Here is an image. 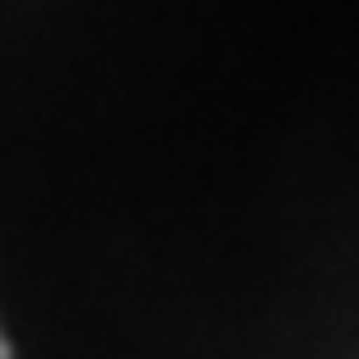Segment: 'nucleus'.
Instances as JSON below:
<instances>
[{
    "label": "nucleus",
    "mask_w": 359,
    "mask_h": 359,
    "mask_svg": "<svg viewBox=\"0 0 359 359\" xmlns=\"http://www.w3.org/2000/svg\"><path fill=\"white\" fill-rule=\"evenodd\" d=\"M0 359H10V341L5 336H0Z\"/></svg>",
    "instance_id": "f257e3e1"
}]
</instances>
